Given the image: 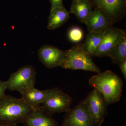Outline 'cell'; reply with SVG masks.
I'll list each match as a JSON object with an SVG mask.
<instances>
[{
  "label": "cell",
  "instance_id": "1",
  "mask_svg": "<svg viewBox=\"0 0 126 126\" xmlns=\"http://www.w3.org/2000/svg\"><path fill=\"white\" fill-rule=\"evenodd\" d=\"M89 83L101 94L106 106L120 100L123 82L118 75L111 71L106 70L93 76L89 79Z\"/></svg>",
  "mask_w": 126,
  "mask_h": 126
},
{
  "label": "cell",
  "instance_id": "2",
  "mask_svg": "<svg viewBox=\"0 0 126 126\" xmlns=\"http://www.w3.org/2000/svg\"><path fill=\"white\" fill-rule=\"evenodd\" d=\"M33 111L21 98L6 94L0 98V122L23 123Z\"/></svg>",
  "mask_w": 126,
  "mask_h": 126
},
{
  "label": "cell",
  "instance_id": "3",
  "mask_svg": "<svg viewBox=\"0 0 126 126\" xmlns=\"http://www.w3.org/2000/svg\"><path fill=\"white\" fill-rule=\"evenodd\" d=\"M64 52V60L60 67L63 68L83 70L97 74L101 72L93 61L92 57L83 49L82 44L75 45Z\"/></svg>",
  "mask_w": 126,
  "mask_h": 126
},
{
  "label": "cell",
  "instance_id": "4",
  "mask_svg": "<svg viewBox=\"0 0 126 126\" xmlns=\"http://www.w3.org/2000/svg\"><path fill=\"white\" fill-rule=\"evenodd\" d=\"M36 72L31 65H25L17 71L12 73L5 82L7 89L11 91L19 92L34 87Z\"/></svg>",
  "mask_w": 126,
  "mask_h": 126
},
{
  "label": "cell",
  "instance_id": "5",
  "mask_svg": "<svg viewBox=\"0 0 126 126\" xmlns=\"http://www.w3.org/2000/svg\"><path fill=\"white\" fill-rule=\"evenodd\" d=\"M93 6L106 16L110 25L122 19L126 16V0H89Z\"/></svg>",
  "mask_w": 126,
  "mask_h": 126
},
{
  "label": "cell",
  "instance_id": "6",
  "mask_svg": "<svg viewBox=\"0 0 126 126\" xmlns=\"http://www.w3.org/2000/svg\"><path fill=\"white\" fill-rule=\"evenodd\" d=\"M72 98L59 88L49 89L40 109L46 113L68 112L70 110Z\"/></svg>",
  "mask_w": 126,
  "mask_h": 126
},
{
  "label": "cell",
  "instance_id": "7",
  "mask_svg": "<svg viewBox=\"0 0 126 126\" xmlns=\"http://www.w3.org/2000/svg\"><path fill=\"white\" fill-rule=\"evenodd\" d=\"M94 123H99L106 111V104L101 94L94 89L83 101Z\"/></svg>",
  "mask_w": 126,
  "mask_h": 126
},
{
  "label": "cell",
  "instance_id": "8",
  "mask_svg": "<svg viewBox=\"0 0 126 126\" xmlns=\"http://www.w3.org/2000/svg\"><path fill=\"white\" fill-rule=\"evenodd\" d=\"M38 56L45 67L52 69L61 67L64 60L65 52L55 46L46 45L40 48Z\"/></svg>",
  "mask_w": 126,
  "mask_h": 126
},
{
  "label": "cell",
  "instance_id": "9",
  "mask_svg": "<svg viewBox=\"0 0 126 126\" xmlns=\"http://www.w3.org/2000/svg\"><path fill=\"white\" fill-rule=\"evenodd\" d=\"M126 31L110 26L104 31L101 41L93 56L102 57L107 56L109 52L116 44Z\"/></svg>",
  "mask_w": 126,
  "mask_h": 126
},
{
  "label": "cell",
  "instance_id": "10",
  "mask_svg": "<svg viewBox=\"0 0 126 126\" xmlns=\"http://www.w3.org/2000/svg\"><path fill=\"white\" fill-rule=\"evenodd\" d=\"M68 112L65 126H93L94 123L83 101Z\"/></svg>",
  "mask_w": 126,
  "mask_h": 126
},
{
  "label": "cell",
  "instance_id": "11",
  "mask_svg": "<svg viewBox=\"0 0 126 126\" xmlns=\"http://www.w3.org/2000/svg\"><path fill=\"white\" fill-rule=\"evenodd\" d=\"M49 89L40 90L35 87L31 88L20 92L21 98L23 102L34 111L40 109L49 92Z\"/></svg>",
  "mask_w": 126,
  "mask_h": 126
},
{
  "label": "cell",
  "instance_id": "12",
  "mask_svg": "<svg viewBox=\"0 0 126 126\" xmlns=\"http://www.w3.org/2000/svg\"><path fill=\"white\" fill-rule=\"evenodd\" d=\"M84 23L87 25L88 32L103 31L111 26L106 16L96 8L88 16Z\"/></svg>",
  "mask_w": 126,
  "mask_h": 126
},
{
  "label": "cell",
  "instance_id": "13",
  "mask_svg": "<svg viewBox=\"0 0 126 126\" xmlns=\"http://www.w3.org/2000/svg\"><path fill=\"white\" fill-rule=\"evenodd\" d=\"M69 14L64 7H57L50 10L47 28L54 30L61 27L68 20Z\"/></svg>",
  "mask_w": 126,
  "mask_h": 126
},
{
  "label": "cell",
  "instance_id": "14",
  "mask_svg": "<svg viewBox=\"0 0 126 126\" xmlns=\"http://www.w3.org/2000/svg\"><path fill=\"white\" fill-rule=\"evenodd\" d=\"M23 123L26 126H56L54 121L40 109L32 111Z\"/></svg>",
  "mask_w": 126,
  "mask_h": 126
},
{
  "label": "cell",
  "instance_id": "15",
  "mask_svg": "<svg viewBox=\"0 0 126 126\" xmlns=\"http://www.w3.org/2000/svg\"><path fill=\"white\" fill-rule=\"evenodd\" d=\"M93 6L89 0L73 1L69 13L74 14L79 21L84 23L93 11Z\"/></svg>",
  "mask_w": 126,
  "mask_h": 126
},
{
  "label": "cell",
  "instance_id": "16",
  "mask_svg": "<svg viewBox=\"0 0 126 126\" xmlns=\"http://www.w3.org/2000/svg\"><path fill=\"white\" fill-rule=\"evenodd\" d=\"M107 56L111 59L113 63L118 65L126 59V31L110 50Z\"/></svg>",
  "mask_w": 126,
  "mask_h": 126
},
{
  "label": "cell",
  "instance_id": "17",
  "mask_svg": "<svg viewBox=\"0 0 126 126\" xmlns=\"http://www.w3.org/2000/svg\"><path fill=\"white\" fill-rule=\"evenodd\" d=\"M104 31L89 32L82 44L83 49L92 57L101 43Z\"/></svg>",
  "mask_w": 126,
  "mask_h": 126
},
{
  "label": "cell",
  "instance_id": "18",
  "mask_svg": "<svg viewBox=\"0 0 126 126\" xmlns=\"http://www.w3.org/2000/svg\"><path fill=\"white\" fill-rule=\"evenodd\" d=\"M68 37L69 40L73 43H78L83 38V32L79 27H73L69 31Z\"/></svg>",
  "mask_w": 126,
  "mask_h": 126
},
{
  "label": "cell",
  "instance_id": "19",
  "mask_svg": "<svg viewBox=\"0 0 126 126\" xmlns=\"http://www.w3.org/2000/svg\"><path fill=\"white\" fill-rule=\"evenodd\" d=\"M51 4V10L57 7H63V0H49Z\"/></svg>",
  "mask_w": 126,
  "mask_h": 126
},
{
  "label": "cell",
  "instance_id": "20",
  "mask_svg": "<svg viewBox=\"0 0 126 126\" xmlns=\"http://www.w3.org/2000/svg\"><path fill=\"white\" fill-rule=\"evenodd\" d=\"M7 89L5 82H3L0 79V98L5 95V92Z\"/></svg>",
  "mask_w": 126,
  "mask_h": 126
},
{
  "label": "cell",
  "instance_id": "21",
  "mask_svg": "<svg viewBox=\"0 0 126 126\" xmlns=\"http://www.w3.org/2000/svg\"><path fill=\"white\" fill-rule=\"evenodd\" d=\"M119 68L122 73L124 78L126 79V59L123 60L118 64Z\"/></svg>",
  "mask_w": 126,
  "mask_h": 126
},
{
  "label": "cell",
  "instance_id": "22",
  "mask_svg": "<svg viewBox=\"0 0 126 126\" xmlns=\"http://www.w3.org/2000/svg\"><path fill=\"white\" fill-rule=\"evenodd\" d=\"M0 126H18L17 124L13 123H8L0 122Z\"/></svg>",
  "mask_w": 126,
  "mask_h": 126
},
{
  "label": "cell",
  "instance_id": "23",
  "mask_svg": "<svg viewBox=\"0 0 126 126\" xmlns=\"http://www.w3.org/2000/svg\"><path fill=\"white\" fill-rule=\"evenodd\" d=\"M103 121V119L102 120V121L100 122V123H99V124H98V126H101V124L102 123Z\"/></svg>",
  "mask_w": 126,
  "mask_h": 126
},
{
  "label": "cell",
  "instance_id": "24",
  "mask_svg": "<svg viewBox=\"0 0 126 126\" xmlns=\"http://www.w3.org/2000/svg\"><path fill=\"white\" fill-rule=\"evenodd\" d=\"M73 0V1L77 0Z\"/></svg>",
  "mask_w": 126,
  "mask_h": 126
}]
</instances>
